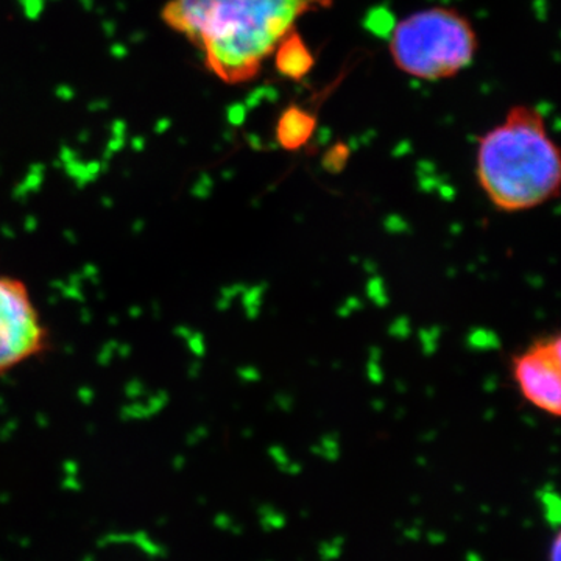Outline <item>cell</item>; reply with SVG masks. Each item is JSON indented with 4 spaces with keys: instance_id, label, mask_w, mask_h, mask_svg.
I'll list each match as a JSON object with an SVG mask.
<instances>
[{
    "instance_id": "2",
    "label": "cell",
    "mask_w": 561,
    "mask_h": 561,
    "mask_svg": "<svg viewBox=\"0 0 561 561\" xmlns=\"http://www.w3.org/2000/svg\"><path fill=\"white\" fill-rule=\"evenodd\" d=\"M476 176L502 213L535 209L560 194V150L540 111L513 106L500 125L481 136Z\"/></svg>"
},
{
    "instance_id": "6",
    "label": "cell",
    "mask_w": 561,
    "mask_h": 561,
    "mask_svg": "<svg viewBox=\"0 0 561 561\" xmlns=\"http://www.w3.org/2000/svg\"><path fill=\"white\" fill-rule=\"evenodd\" d=\"M549 561H560V537L553 538Z\"/></svg>"
},
{
    "instance_id": "5",
    "label": "cell",
    "mask_w": 561,
    "mask_h": 561,
    "mask_svg": "<svg viewBox=\"0 0 561 561\" xmlns=\"http://www.w3.org/2000/svg\"><path fill=\"white\" fill-rule=\"evenodd\" d=\"M513 381L524 400L551 416L561 412V337L546 335L516 354Z\"/></svg>"
},
{
    "instance_id": "4",
    "label": "cell",
    "mask_w": 561,
    "mask_h": 561,
    "mask_svg": "<svg viewBox=\"0 0 561 561\" xmlns=\"http://www.w3.org/2000/svg\"><path fill=\"white\" fill-rule=\"evenodd\" d=\"M49 348V328L27 284L0 268V378Z\"/></svg>"
},
{
    "instance_id": "1",
    "label": "cell",
    "mask_w": 561,
    "mask_h": 561,
    "mask_svg": "<svg viewBox=\"0 0 561 561\" xmlns=\"http://www.w3.org/2000/svg\"><path fill=\"white\" fill-rule=\"evenodd\" d=\"M332 0H169L162 21L201 50L206 68L228 84L260 73L305 14Z\"/></svg>"
},
{
    "instance_id": "3",
    "label": "cell",
    "mask_w": 561,
    "mask_h": 561,
    "mask_svg": "<svg viewBox=\"0 0 561 561\" xmlns=\"http://www.w3.org/2000/svg\"><path fill=\"white\" fill-rule=\"evenodd\" d=\"M479 50V36L471 21L448 7L415 11L394 25L389 51L393 65L405 76L442 81L470 68Z\"/></svg>"
}]
</instances>
